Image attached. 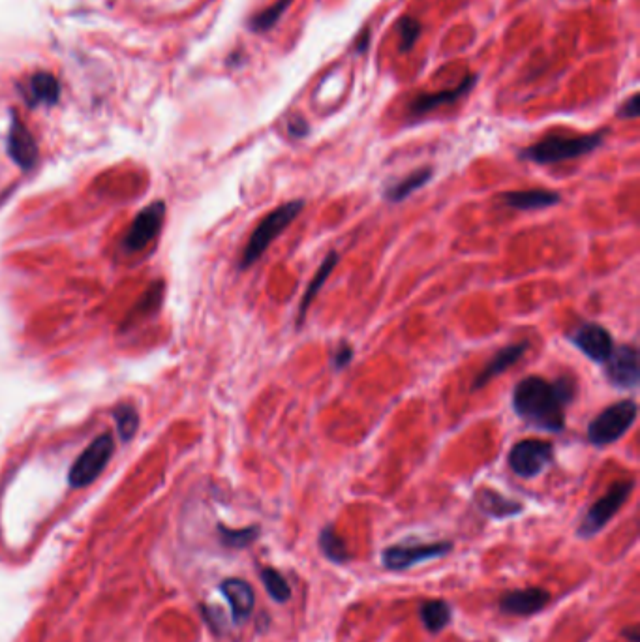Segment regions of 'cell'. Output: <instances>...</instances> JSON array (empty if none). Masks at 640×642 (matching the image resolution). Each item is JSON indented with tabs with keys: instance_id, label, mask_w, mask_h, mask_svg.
Listing matches in <instances>:
<instances>
[{
	"instance_id": "obj_1",
	"label": "cell",
	"mask_w": 640,
	"mask_h": 642,
	"mask_svg": "<svg viewBox=\"0 0 640 642\" xmlns=\"http://www.w3.org/2000/svg\"><path fill=\"white\" fill-rule=\"evenodd\" d=\"M577 395V383L571 378L547 382L541 376H528L513 389V410L528 427L543 432H562L565 408Z\"/></svg>"
},
{
	"instance_id": "obj_2",
	"label": "cell",
	"mask_w": 640,
	"mask_h": 642,
	"mask_svg": "<svg viewBox=\"0 0 640 642\" xmlns=\"http://www.w3.org/2000/svg\"><path fill=\"white\" fill-rule=\"evenodd\" d=\"M605 138H607V130L586 134V136H549L522 149L519 156L522 160H530L541 166L560 164L565 160H575L584 154L594 153L597 147L603 145Z\"/></svg>"
},
{
	"instance_id": "obj_3",
	"label": "cell",
	"mask_w": 640,
	"mask_h": 642,
	"mask_svg": "<svg viewBox=\"0 0 640 642\" xmlns=\"http://www.w3.org/2000/svg\"><path fill=\"white\" fill-rule=\"evenodd\" d=\"M303 209H305V201L293 199V201H288L267 214L246 243L243 258H241V269H248L254 263H258L261 256L269 250V246L273 245L276 239L299 218Z\"/></svg>"
},
{
	"instance_id": "obj_4",
	"label": "cell",
	"mask_w": 640,
	"mask_h": 642,
	"mask_svg": "<svg viewBox=\"0 0 640 642\" xmlns=\"http://www.w3.org/2000/svg\"><path fill=\"white\" fill-rule=\"evenodd\" d=\"M639 406L635 400H620L605 408L588 425V442L594 445H610L618 442L629 428L635 425Z\"/></svg>"
},
{
	"instance_id": "obj_5",
	"label": "cell",
	"mask_w": 640,
	"mask_h": 642,
	"mask_svg": "<svg viewBox=\"0 0 640 642\" xmlns=\"http://www.w3.org/2000/svg\"><path fill=\"white\" fill-rule=\"evenodd\" d=\"M113 453H115L113 436L109 432L100 434L72 464L70 474H68V483L74 489L89 487L106 470Z\"/></svg>"
},
{
	"instance_id": "obj_6",
	"label": "cell",
	"mask_w": 640,
	"mask_h": 642,
	"mask_svg": "<svg viewBox=\"0 0 640 642\" xmlns=\"http://www.w3.org/2000/svg\"><path fill=\"white\" fill-rule=\"evenodd\" d=\"M635 489V481L627 479V481H620L616 485H612L605 496H601L595 502L588 513L584 515V519L580 522L579 537L582 539H590L594 535L599 534L610 520L614 519V515L622 509V505L629 500L631 492Z\"/></svg>"
},
{
	"instance_id": "obj_7",
	"label": "cell",
	"mask_w": 640,
	"mask_h": 642,
	"mask_svg": "<svg viewBox=\"0 0 640 642\" xmlns=\"http://www.w3.org/2000/svg\"><path fill=\"white\" fill-rule=\"evenodd\" d=\"M554 460V445L545 440H522L509 451V468L522 479L543 474Z\"/></svg>"
},
{
	"instance_id": "obj_8",
	"label": "cell",
	"mask_w": 640,
	"mask_h": 642,
	"mask_svg": "<svg viewBox=\"0 0 640 642\" xmlns=\"http://www.w3.org/2000/svg\"><path fill=\"white\" fill-rule=\"evenodd\" d=\"M453 551V543H417V545H393L381 554V564L389 571H406L428 560H438Z\"/></svg>"
},
{
	"instance_id": "obj_9",
	"label": "cell",
	"mask_w": 640,
	"mask_h": 642,
	"mask_svg": "<svg viewBox=\"0 0 640 642\" xmlns=\"http://www.w3.org/2000/svg\"><path fill=\"white\" fill-rule=\"evenodd\" d=\"M164 216H166L164 201H154L149 207H145L141 213H138L122 239L124 252H139L149 245L162 230Z\"/></svg>"
},
{
	"instance_id": "obj_10",
	"label": "cell",
	"mask_w": 640,
	"mask_h": 642,
	"mask_svg": "<svg viewBox=\"0 0 640 642\" xmlns=\"http://www.w3.org/2000/svg\"><path fill=\"white\" fill-rule=\"evenodd\" d=\"M569 340L588 359H592L595 363H601V365L607 363L610 353L614 352V348H616L609 331L595 321H586V323L579 325L569 335Z\"/></svg>"
},
{
	"instance_id": "obj_11",
	"label": "cell",
	"mask_w": 640,
	"mask_h": 642,
	"mask_svg": "<svg viewBox=\"0 0 640 642\" xmlns=\"http://www.w3.org/2000/svg\"><path fill=\"white\" fill-rule=\"evenodd\" d=\"M605 374L609 382L618 389H635L640 382L639 352L635 346H618L610 353L605 363Z\"/></svg>"
},
{
	"instance_id": "obj_12",
	"label": "cell",
	"mask_w": 640,
	"mask_h": 642,
	"mask_svg": "<svg viewBox=\"0 0 640 642\" xmlns=\"http://www.w3.org/2000/svg\"><path fill=\"white\" fill-rule=\"evenodd\" d=\"M6 149L10 158L16 162L19 168L23 171H31L40 158V149L38 143L31 134V130L23 124V121L12 115V124H10V132H8V141H6Z\"/></svg>"
},
{
	"instance_id": "obj_13",
	"label": "cell",
	"mask_w": 640,
	"mask_h": 642,
	"mask_svg": "<svg viewBox=\"0 0 640 642\" xmlns=\"http://www.w3.org/2000/svg\"><path fill=\"white\" fill-rule=\"evenodd\" d=\"M475 83H477V76H468L455 89L419 94L417 98H413L412 102H410L408 115L412 119H419V117H425V115L440 109V107L451 106V104H455L457 100H460L462 96H466L468 92L472 91Z\"/></svg>"
},
{
	"instance_id": "obj_14",
	"label": "cell",
	"mask_w": 640,
	"mask_h": 642,
	"mask_svg": "<svg viewBox=\"0 0 640 642\" xmlns=\"http://www.w3.org/2000/svg\"><path fill=\"white\" fill-rule=\"evenodd\" d=\"M550 603V594L545 588H526L509 592L500 599V611L509 616H532L543 611Z\"/></svg>"
},
{
	"instance_id": "obj_15",
	"label": "cell",
	"mask_w": 640,
	"mask_h": 642,
	"mask_svg": "<svg viewBox=\"0 0 640 642\" xmlns=\"http://www.w3.org/2000/svg\"><path fill=\"white\" fill-rule=\"evenodd\" d=\"M528 348H530V342H528V340H522V342H517V344H511V346L502 348L500 352L496 353V355L488 361L485 368L473 378L472 391L483 389L485 385L492 382L494 378H498L505 370H509L515 363H519L520 359L528 352Z\"/></svg>"
},
{
	"instance_id": "obj_16",
	"label": "cell",
	"mask_w": 640,
	"mask_h": 642,
	"mask_svg": "<svg viewBox=\"0 0 640 642\" xmlns=\"http://www.w3.org/2000/svg\"><path fill=\"white\" fill-rule=\"evenodd\" d=\"M25 102L31 107L55 106L61 98V83L53 74L38 72L19 87Z\"/></svg>"
},
{
	"instance_id": "obj_17",
	"label": "cell",
	"mask_w": 640,
	"mask_h": 642,
	"mask_svg": "<svg viewBox=\"0 0 640 642\" xmlns=\"http://www.w3.org/2000/svg\"><path fill=\"white\" fill-rule=\"evenodd\" d=\"M220 592L228 601L233 620L237 624L246 622L250 618V614L254 612V605H256L254 588L243 579H226L220 584Z\"/></svg>"
},
{
	"instance_id": "obj_18",
	"label": "cell",
	"mask_w": 640,
	"mask_h": 642,
	"mask_svg": "<svg viewBox=\"0 0 640 642\" xmlns=\"http://www.w3.org/2000/svg\"><path fill=\"white\" fill-rule=\"evenodd\" d=\"M503 205L515 209V211H539L554 207L562 201V196L554 190H545V188H534V190H515V192H505L500 196Z\"/></svg>"
},
{
	"instance_id": "obj_19",
	"label": "cell",
	"mask_w": 640,
	"mask_h": 642,
	"mask_svg": "<svg viewBox=\"0 0 640 642\" xmlns=\"http://www.w3.org/2000/svg\"><path fill=\"white\" fill-rule=\"evenodd\" d=\"M475 505L479 507L481 513L492 519H509L522 513V504L517 500L505 498L500 492L492 489H479L475 492Z\"/></svg>"
},
{
	"instance_id": "obj_20",
	"label": "cell",
	"mask_w": 640,
	"mask_h": 642,
	"mask_svg": "<svg viewBox=\"0 0 640 642\" xmlns=\"http://www.w3.org/2000/svg\"><path fill=\"white\" fill-rule=\"evenodd\" d=\"M338 261H340V256H338V252H335V250L329 252L327 258L321 261L320 269L316 271V275L312 276V280H310V284H308V288H306L305 295H303L301 306H299V310H297V327H303L310 306L314 303V299L318 297L321 288L325 286V282L329 280L331 273L335 271Z\"/></svg>"
},
{
	"instance_id": "obj_21",
	"label": "cell",
	"mask_w": 640,
	"mask_h": 642,
	"mask_svg": "<svg viewBox=\"0 0 640 642\" xmlns=\"http://www.w3.org/2000/svg\"><path fill=\"white\" fill-rule=\"evenodd\" d=\"M451 605L442 599H428L421 603L419 616L423 626L427 627L430 633H440L442 629L451 624Z\"/></svg>"
},
{
	"instance_id": "obj_22",
	"label": "cell",
	"mask_w": 640,
	"mask_h": 642,
	"mask_svg": "<svg viewBox=\"0 0 640 642\" xmlns=\"http://www.w3.org/2000/svg\"><path fill=\"white\" fill-rule=\"evenodd\" d=\"M430 179H432V169H417V171L410 173L408 177H404V179H400L397 183L391 184V186L385 190L383 196H385L387 201H391V203H400V201L410 198L415 190L423 188Z\"/></svg>"
},
{
	"instance_id": "obj_23",
	"label": "cell",
	"mask_w": 640,
	"mask_h": 642,
	"mask_svg": "<svg viewBox=\"0 0 640 642\" xmlns=\"http://www.w3.org/2000/svg\"><path fill=\"white\" fill-rule=\"evenodd\" d=\"M320 543L321 552L323 556L333 562V564H346L350 562L351 554L346 547V541L336 534L335 526H325L320 532Z\"/></svg>"
},
{
	"instance_id": "obj_24",
	"label": "cell",
	"mask_w": 640,
	"mask_h": 642,
	"mask_svg": "<svg viewBox=\"0 0 640 642\" xmlns=\"http://www.w3.org/2000/svg\"><path fill=\"white\" fill-rule=\"evenodd\" d=\"M162 299H164V282H154L153 286L143 293V297L139 299L138 305L132 308V312H130L128 318H126L124 327L136 323V321L145 318V316H151L153 312L158 310Z\"/></svg>"
},
{
	"instance_id": "obj_25",
	"label": "cell",
	"mask_w": 640,
	"mask_h": 642,
	"mask_svg": "<svg viewBox=\"0 0 640 642\" xmlns=\"http://www.w3.org/2000/svg\"><path fill=\"white\" fill-rule=\"evenodd\" d=\"M291 6V0H276L273 6L261 10L260 14L252 17L248 21V27L252 32H267L275 27L276 23L280 21V17L284 16V12Z\"/></svg>"
},
{
	"instance_id": "obj_26",
	"label": "cell",
	"mask_w": 640,
	"mask_h": 642,
	"mask_svg": "<svg viewBox=\"0 0 640 642\" xmlns=\"http://www.w3.org/2000/svg\"><path fill=\"white\" fill-rule=\"evenodd\" d=\"M113 419L117 423V430L121 436L122 442H132L134 436L138 434L139 428V413L132 404H122L119 408H115L113 412Z\"/></svg>"
},
{
	"instance_id": "obj_27",
	"label": "cell",
	"mask_w": 640,
	"mask_h": 642,
	"mask_svg": "<svg viewBox=\"0 0 640 642\" xmlns=\"http://www.w3.org/2000/svg\"><path fill=\"white\" fill-rule=\"evenodd\" d=\"M260 577L261 582L265 584V590L269 592V596L275 599L276 603H286L290 599V584L280 571H276L273 567H265V569H261Z\"/></svg>"
},
{
	"instance_id": "obj_28",
	"label": "cell",
	"mask_w": 640,
	"mask_h": 642,
	"mask_svg": "<svg viewBox=\"0 0 640 642\" xmlns=\"http://www.w3.org/2000/svg\"><path fill=\"white\" fill-rule=\"evenodd\" d=\"M220 532V539L226 547L231 549H246L248 545H252L258 535H260V528L258 526H250V528H243V530H229L226 526L218 528Z\"/></svg>"
},
{
	"instance_id": "obj_29",
	"label": "cell",
	"mask_w": 640,
	"mask_h": 642,
	"mask_svg": "<svg viewBox=\"0 0 640 642\" xmlns=\"http://www.w3.org/2000/svg\"><path fill=\"white\" fill-rule=\"evenodd\" d=\"M398 34H400V44H398L400 53H408L412 51L421 36V23L412 16L402 17L398 21Z\"/></svg>"
},
{
	"instance_id": "obj_30",
	"label": "cell",
	"mask_w": 640,
	"mask_h": 642,
	"mask_svg": "<svg viewBox=\"0 0 640 642\" xmlns=\"http://www.w3.org/2000/svg\"><path fill=\"white\" fill-rule=\"evenodd\" d=\"M351 361H353V348H351L348 342H342V344L338 346L335 355H333V365L340 370V368L348 367Z\"/></svg>"
},
{
	"instance_id": "obj_31",
	"label": "cell",
	"mask_w": 640,
	"mask_h": 642,
	"mask_svg": "<svg viewBox=\"0 0 640 642\" xmlns=\"http://www.w3.org/2000/svg\"><path fill=\"white\" fill-rule=\"evenodd\" d=\"M640 113L639 94H633L629 100H625L622 107L618 109L620 119H637Z\"/></svg>"
},
{
	"instance_id": "obj_32",
	"label": "cell",
	"mask_w": 640,
	"mask_h": 642,
	"mask_svg": "<svg viewBox=\"0 0 640 642\" xmlns=\"http://www.w3.org/2000/svg\"><path fill=\"white\" fill-rule=\"evenodd\" d=\"M290 134L295 138H305L308 134V124L303 119H295L290 123Z\"/></svg>"
},
{
	"instance_id": "obj_33",
	"label": "cell",
	"mask_w": 640,
	"mask_h": 642,
	"mask_svg": "<svg viewBox=\"0 0 640 642\" xmlns=\"http://www.w3.org/2000/svg\"><path fill=\"white\" fill-rule=\"evenodd\" d=\"M624 635L631 642H640L639 629H637V627H629V629H625Z\"/></svg>"
},
{
	"instance_id": "obj_34",
	"label": "cell",
	"mask_w": 640,
	"mask_h": 642,
	"mask_svg": "<svg viewBox=\"0 0 640 642\" xmlns=\"http://www.w3.org/2000/svg\"><path fill=\"white\" fill-rule=\"evenodd\" d=\"M368 36H370V31H365L363 32V36L355 42L359 51H365L366 47H368Z\"/></svg>"
}]
</instances>
